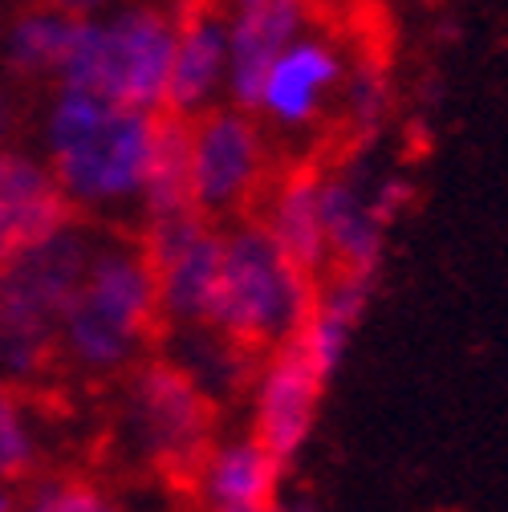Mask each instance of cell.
Wrapping results in <instances>:
<instances>
[{
  "instance_id": "d6986e66",
  "label": "cell",
  "mask_w": 508,
  "mask_h": 512,
  "mask_svg": "<svg viewBox=\"0 0 508 512\" xmlns=\"http://www.w3.org/2000/svg\"><path fill=\"white\" fill-rule=\"evenodd\" d=\"M338 98L346 102V122L354 131L374 135L387 118V106H391V82L378 74V66H354V70L346 66Z\"/></svg>"
},
{
  "instance_id": "d4e9b609",
  "label": "cell",
  "mask_w": 508,
  "mask_h": 512,
  "mask_svg": "<svg viewBox=\"0 0 508 512\" xmlns=\"http://www.w3.org/2000/svg\"><path fill=\"white\" fill-rule=\"evenodd\" d=\"M208 512H261V508H208Z\"/></svg>"
},
{
  "instance_id": "4fadbf2b",
  "label": "cell",
  "mask_w": 508,
  "mask_h": 512,
  "mask_svg": "<svg viewBox=\"0 0 508 512\" xmlns=\"http://www.w3.org/2000/svg\"><path fill=\"white\" fill-rule=\"evenodd\" d=\"M374 285L378 281L354 277V273H330L317 281L313 305L305 313V322L297 326L293 342L322 382H334V374L342 370V362L354 346V334L362 330L366 313H370Z\"/></svg>"
},
{
  "instance_id": "ba28073f",
  "label": "cell",
  "mask_w": 508,
  "mask_h": 512,
  "mask_svg": "<svg viewBox=\"0 0 508 512\" xmlns=\"http://www.w3.org/2000/svg\"><path fill=\"white\" fill-rule=\"evenodd\" d=\"M143 248L155 269L163 326H204L212 289L220 277L224 224L200 212L159 220V224H147Z\"/></svg>"
},
{
  "instance_id": "e0dca14e",
  "label": "cell",
  "mask_w": 508,
  "mask_h": 512,
  "mask_svg": "<svg viewBox=\"0 0 508 512\" xmlns=\"http://www.w3.org/2000/svg\"><path fill=\"white\" fill-rule=\"evenodd\" d=\"M139 204H143L147 224L196 212V204H192V147H187V118L167 114V110L155 114Z\"/></svg>"
},
{
  "instance_id": "5bb4252c",
  "label": "cell",
  "mask_w": 508,
  "mask_h": 512,
  "mask_svg": "<svg viewBox=\"0 0 508 512\" xmlns=\"http://www.w3.org/2000/svg\"><path fill=\"white\" fill-rule=\"evenodd\" d=\"M322 220L330 240V273L378 281L387 256V224L370 204V187L350 171L322 175Z\"/></svg>"
},
{
  "instance_id": "9c48e42d",
  "label": "cell",
  "mask_w": 508,
  "mask_h": 512,
  "mask_svg": "<svg viewBox=\"0 0 508 512\" xmlns=\"http://www.w3.org/2000/svg\"><path fill=\"white\" fill-rule=\"evenodd\" d=\"M330 382L313 374L297 342H281L269 350L261 374H257V395H252V435L265 443V452L289 472L301 452L313 439L317 411Z\"/></svg>"
},
{
  "instance_id": "2e32d148",
  "label": "cell",
  "mask_w": 508,
  "mask_h": 512,
  "mask_svg": "<svg viewBox=\"0 0 508 512\" xmlns=\"http://www.w3.org/2000/svg\"><path fill=\"white\" fill-rule=\"evenodd\" d=\"M285 468L265 452L257 435H240L228 443H212L200 464V496L208 508H261L277 512Z\"/></svg>"
},
{
  "instance_id": "8fae6325",
  "label": "cell",
  "mask_w": 508,
  "mask_h": 512,
  "mask_svg": "<svg viewBox=\"0 0 508 512\" xmlns=\"http://www.w3.org/2000/svg\"><path fill=\"white\" fill-rule=\"evenodd\" d=\"M228 94V25L216 0H187L175 13V49L163 110L196 118Z\"/></svg>"
},
{
  "instance_id": "ffe728a7",
  "label": "cell",
  "mask_w": 508,
  "mask_h": 512,
  "mask_svg": "<svg viewBox=\"0 0 508 512\" xmlns=\"http://www.w3.org/2000/svg\"><path fill=\"white\" fill-rule=\"evenodd\" d=\"M37 472V447L21 419V391L0 382V484Z\"/></svg>"
},
{
  "instance_id": "5b68a950",
  "label": "cell",
  "mask_w": 508,
  "mask_h": 512,
  "mask_svg": "<svg viewBox=\"0 0 508 512\" xmlns=\"http://www.w3.org/2000/svg\"><path fill=\"white\" fill-rule=\"evenodd\" d=\"M90 252L94 240L78 220H70L49 240L0 265V358L21 382L53 374L57 322L86 273Z\"/></svg>"
},
{
  "instance_id": "52a82bcc",
  "label": "cell",
  "mask_w": 508,
  "mask_h": 512,
  "mask_svg": "<svg viewBox=\"0 0 508 512\" xmlns=\"http://www.w3.org/2000/svg\"><path fill=\"white\" fill-rule=\"evenodd\" d=\"M192 147V204L200 216L224 224L240 220L261 200L269 179V143L257 114L240 106H212L187 118Z\"/></svg>"
},
{
  "instance_id": "7402d4cb",
  "label": "cell",
  "mask_w": 508,
  "mask_h": 512,
  "mask_svg": "<svg viewBox=\"0 0 508 512\" xmlns=\"http://www.w3.org/2000/svg\"><path fill=\"white\" fill-rule=\"evenodd\" d=\"M33 480L37 476H25V492H21V480H13L17 492H0V512H45L53 480H45V484H33Z\"/></svg>"
},
{
  "instance_id": "cb8c5ba5",
  "label": "cell",
  "mask_w": 508,
  "mask_h": 512,
  "mask_svg": "<svg viewBox=\"0 0 508 512\" xmlns=\"http://www.w3.org/2000/svg\"><path fill=\"white\" fill-rule=\"evenodd\" d=\"M13 102H9V94L0 90V151H5V143H9V135H13Z\"/></svg>"
},
{
  "instance_id": "9a60e30c",
  "label": "cell",
  "mask_w": 508,
  "mask_h": 512,
  "mask_svg": "<svg viewBox=\"0 0 508 512\" xmlns=\"http://www.w3.org/2000/svg\"><path fill=\"white\" fill-rule=\"evenodd\" d=\"M261 224L305 277L313 281L330 277V240H326V220H322V171L305 167V171L285 175L273 187V196L265 200Z\"/></svg>"
},
{
  "instance_id": "7c38bea8",
  "label": "cell",
  "mask_w": 508,
  "mask_h": 512,
  "mask_svg": "<svg viewBox=\"0 0 508 512\" xmlns=\"http://www.w3.org/2000/svg\"><path fill=\"white\" fill-rule=\"evenodd\" d=\"M70 220L74 204L49 167L17 151H0V265L49 240Z\"/></svg>"
},
{
  "instance_id": "7a4b0ae2",
  "label": "cell",
  "mask_w": 508,
  "mask_h": 512,
  "mask_svg": "<svg viewBox=\"0 0 508 512\" xmlns=\"http://www.w3.org/2000/svg\"><path fill=\"white\" fill-rule=\"evenodd\" d=\"M155 114L61 86L45 139L49 171L74 208H114L139 200Z\"/></svg>"
},
{
  "instance_id": "277c9868",
  "label": "cell",
  "mask_w": 508,
  "mask_h": 512,
  "mask_svg": "<svg viewBox=\"0 0 508 512\" xmlns=\"http://www.w3.org/2000/svg\"><path fill=\"white\" fill-rule=\"evenodd\" d=\"M175 49V17L155 5H122L82 17L57 82L106 102L159 114Z\"/></svg>"
},
{
  "instance_id": "30bf717a",
  "label": "cell",
  "mask_w": 508,
  "mask_h": 512,
  "mask_svg": "<svg viewBox=\"0 0 508 512\" xmlns=\"http://www.w3.org/2000/svg\"><path fill=\"white\" fill-rule=\"evenodd\" d=\"M346 78V57L330 37L297 33L273 61L257 86L252 114L277 131H305L326 114Z\"/></svg>"
},
{
  "instance_id": "8992f818",
  "label": "cell",
  "mask_w": 508,
  "mask_h": 512,
  "mask_svg": "<svg viewBox=\"0 0 508 512\" xmlns=\"http://www.w3.org/2000/svg\"><path fill=\"white\" fill-rule=\"evenodd\" d=\"M126 423L147 464L175 484H196L216 443L212 399L175 362H135L126 370Z\"/></svg>"
},
{
  "instance_id": "603a6c76",
  "label": "cell",
  "mask_w": 508,
  "mask_h": 512,
  "mask_svg": "<svg viewBox=\"0 0 508 512\" xmlns=\"http://www.w3.org/2000/svg\"><path fill=\"white\" fill-rule=\"evenodd\" d=\"M53 5L70 9V13H82V17H94V13H106V9H114L118 0H53Z\"/></svg>"
},
{
  "instance_id": "6da1fadb",
  "label": "cell",
  "mask_w": 508,
  "mask_h": 512,
  "mask_svg": "<svg viewBox=\"0 0 508 512\" xmlns=\"http://www.w3.org/2000/svg\"><path fill=\"white\" fill-rule=\"evenodd\" d=\"M159 330V285L143 240L94 244L86 273L57 322L53 370L98 382L126 374Z\"/></svg>"
},
{
  "instance_id": "ac0fdd59",
  "label": "cell",
  "mask_w": 508,
  "mask_h": 512,
  "mask_svg": "<svg viewBox=\"0 0 508 512\" xmlns=\"http://www.w3.org/2000/svg\"><path fill=\"white\" fill-rule=\"evenodd\" d=\"M82 25V13H70L53 5V0H37L25 5L0 41V57H5L9 74L17 78H57L61 61H66L74 33Z\"/></svg>"
},
{
  "instance_id": "484cf974",
  "label": "cell",
  "mask_w": 508,
  "mask_h": 512,
  "mask_svg": "<svg viewBox=\"0 0 508 512\" xmlns=\"http://www.w3.org/2000/svg\"><path fill=\"white\" fill-rule=\"evenodd\" d=\"M0 5H9V0H0Z\"/></svg>"
},
{
  "instance_id": "3957f363",
  "label": "cell",
  "mask_w": 508,
  "mask_h": 512,
  "mask_svg": "<svg viewBox=\"0 0 508 512\" xmlns=\"http://www.w3.org/2000/svg\"><path fill=\"white\" fill-rule=\"evenodd\" d=\"M313 293L317 281L305 277L273 244L265 224L240 216L224 224L220 277L204 330H212L240 354H269L297 334L313 305Z\"/></svg>"
},
{
  "instance_id": "44dd1931",
  "label": "cell",
  "mask_w": 508,
  "mask_h": 512,
  "mask_svg": "<svg viewBox=\"0 0 508 512\" xmlns=\"http://www.w3.org/2000/svg\"><path fill=\"white\" fill-rule=\"evenodd\" d=\"M45 512H122V508L102 488H94L86 480H57Z\"/></svg>"
}]
</instances>
